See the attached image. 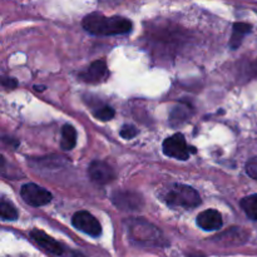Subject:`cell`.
<instances>
[{
  "instance_id": "cell-1",
  "label": "cell",
  "mask_w": 257,
  "mask_h": 257,
  "mask_svg": "<svg viewBox=\"0 0 257 257\" xmlns=\"http://www.w3.org/2000/svg\"><path fill=\"white\" fill-rule=\"evenodd\" d=\"M85 32L93 35H103V37H112V35L128 34L132 30V22L123 17H105L100 13L88 14L82 22Z\"/></svg>"
},
{
  "instance_id": "cell-2",
  "label": "cell",
  "mask_w": 257,
  "mask_h": 257,
  "mask_svg": "<svg viewBox=\"0 0 257 257\" xmlns=\"http://www.w3.org/2000/svg\"><path fill=\"white\" fill-rule=\"evenodd\" d=\"M166 203L171 207L193 208L201 205V197L197 191L187 185H173L166 195Z\"/></svg>"
},
{
  "instance_id": "cell-3",
  "label": "cell",
  "mask_w": 257,
  "mask_h": 257,
  "mask_svg": "<svg viewBox=\"0 0 257 257\" xmlns=\"http://www.w3.org/2000/svg\"><path fill=\"white\" fill-rule=\"evenodd\" d=\"M130 235L133 240L138 241L142 245H160L161 232L155 227L143 221L130 222Z\"/></svg>"
},
{
  "instance_id": "cell-4",
  "label": "cell",
  "mask_w": 257,
  "mask_h": 257,
  "mask_svg": "<svg viewBox=\"0 0 257 257\" xmlns=\"http://www.w3.org/2000/svg\"><path fill=\"white\" fill-rule=\"evenodd\" d=\"M20 196L28 205L33 207H42V206L48 205L53 198L49 191L35 183H25L20 188Z\"/></svg>"
},
{
  "instance_id": "cell-5",
  "label": "cell",
  "mask_w": 257,
  "mask_h": 257,
  "mask_svg": "<svg viewBox=\"0 0 257 257\" xmlns=\"http://www.w3.org/2000/svg\"><path fill=\"white\" fill-rule=\"evenodd\" d=\"M162 148L163 153L166 156H168L171 158H175V160L186 161L190 157L191 150L187 146V143H186L183 135H181V133H176V135L166 138L163 141Z\"/></svg>"
},
{
  "instance_id": "cell-6",
  "label": "cell",
  "mask_w": 257,
  "mask_h": 257,
  "mask_svg": "<svg viewBox=\"0 0 257 257\" xmlns=\"http://www.w3.org/2000/svg\"><path fill=\"white\" fill-rule=\"evenodd\" d=\"M72 223L77 230L82 231L85 235L92 237H99L102 233V226L98 222L97 218L90 215L87 211H78L73 215Z\"/></svg>"
},
{
  "instance_id": "cell-7",
  "label": "cell",
  "mask_w": 257,
  "mask_h": 257,
  "mask_svg": "<svg viewBox=\"0 0 257 257\" xmlns=\"http://www.w3.org/2000/svg\"><path fill=\"white\" fill-rule=\"evenodd\" d=\"M114 206L123 211H137L143 206L142 196L131 191H115L112 195Z\"/></svg>"
},
{
  "instance_id": "cell-8",
  "label": "cell",
  "mask_w": 257,
  "mask_h": 257,
  "mask_svg": "<svg viewBox=\"0 0 257 257\" xmlns=\"http://www.w3.org/2000/svg\"><path fill=\"white\" fill-rule=\"evenodd\" d=\"M88 175L90 180L98 185H107L115 177L113 168L103 161H93L88 167Z\"/></svg>"
},
{
  "instance_id": "cell-9",
  "label": "cell",
  "mask_w": 257,
  "mask_h": 257,
  "mask_svg": "<svg viewBox=\"0 0 257 257\" xmlns=\"http://www.w3.org/2000/svg\"><path fill=\"white\" fill-rule=\"evenodd\" d=\"M108 75H109V72H108L107 64H105L104 60H95L87 69L80 73L79 78L83 82L94 84V83L104 82Z\"/></svg>"
},
{
  "instance_id": "cell-10",
  "label": "cell",
  "mask_w": 257,
  "mask_h": 257,
  "mask_svg": "<svg viewBox=\"0 0 257 257\" xmlns=\"http://www.w3.org/2000/svg\"><path fill=\"white\" fill-rule=\"evenodd\" d=\"M30 237L40 246L44 250H47L48 252L53 253V255L57 256H63L65 253V247L60 242H58L57 240H54L53 237L48 236L47 233L43 232L39 230H33L30 232Z\"/></svg>"
},
{
  "instance_id": "cell-11",
  "label": "cell",
  "mask_w": 257,
  "mask_h": 257,
  "mask_svg": "<svg viewBox=\"0 0 257 257\" xmlns=\"http://www.w3.org/2000/svg\"><path fill=\"white\" fill-rule=\"evenodd\" d=\"M197 225L205 231H217L222 227V216L217 210H206L197 216Z\"/></svg>"
},
{
  "instance_id": "cell-12",
  "label": "cell",
  "mask_w": 257,
  "mask_h": 257,
  "mask_svg": "<svg viewBox=\"0 0 257 257\" xmlns=\"http://www.w3.org/2000/svg\"><path fill=\"white\" fill-rule=\"evenodd\" d=\"M252 27L247 23H235L232 27V34L230 39V47L232 49H237L243 42V38L251 32Z\"/></svg>"
},
{
  "instance_id": "cell-13",
  "label": "cell",
  "mask_w": 257,
  "mask_h": 257,
  "mask_svg": "<svg viewBox=\"0 0 257 257\" xmlns=\"http://www.w3.org/2000/svg\"><path fill=\"white\" fill-rule=\"evenodd\" d=\"M77 145V131L73 125L65 124L62 128V140H60V147L64 151H70Z\"/></svg>"
},
{
  "instance_id": "cell-14",
  "label": "cell",
  "mask_w": 257,
  "mask_h": 257,
  "mask_svg": "<svg viewBox=\"0 0 257 257\" xmlns=\"http://www.w3.org/2000/svg\"><path fill=\"white\" fill-rule=\"evenodd\" d=\"M240 205L248 218L257 221V195L246 196L241 200Z\"/></svg>"
},
{
  "instance_id": "cell-15",
  "label": "cell",
  "mask_w": 257,
  "mask_h": 257,
  "mask_svg": "<svg viewBox=\"0 0 257 257\" xmlns=\"http://www.w3.org/2000/svg\"><path fill=\"white\" fill-rule=\"evenodd\" d=\"M0 216L4 221H15L19 216L18 210L12 202L7 201L5 198H2L0 202Z\"/></svg>"
},
{
  "instance_id": "cell-16",
  "label": "cell",
  "mask_w": 257,
  "mask_h": 257,
  "mask_svg": "<svg viewBox=\"0 0 257 257\" xmlns=\"http://www.w3.org/2000/svg\"><path fill=\"white\" fill-rule=\"evenodd\" d=\"M115 112L112 107L109 105H102V107L98 108L97 110H94V117L97 119L103 120V122H107V120H110L113 117H114Z\"/></svg>"
},
{
  "instance_id": "cell-17",
  "label": "cell",
  "mask_w": 257,
  "mask_h": 257,
  "mask_svg": "<svg viewBox=\"0 0 257 257\" xmlns=\"http://www.w3.org/2000/svg\"><path fill=\"white\" fill-rule=\"evenodd\" d=\"M188 108L185 107H176L173 109L172 114H171V120H172L173 124H178V123H182L183 120L187 119L188 117Z\"/></svg>"
},
{
  "instance_id": "cell-18",
  "label": "cell",
  "mask_w": 257,
  "mask_h": 257,
  "mask_svg": "<svg viewBox=\"0 0 257 257\" xmlns=\"http://www.w3.org/2000/svg\"><path fill=\"white\" fill-rule=\"evenodd\" d=\"M137 135H138V131L135 125L124 124L122 130H120V136H122L124 140H132V138H135Z\"/></svg>"
},
{
  "instance_id": "cell-19",
  "label": "cell",
  "mask_w": 257,
  "mask_h": 257,
  "mask_svg": "<svg viewBox=\"0 0 257 257\" xmlns=\"http://www.w3.org/2000/svg\"><path fill=\"white\" fill-rule=\"evenodd\" d=\"M246 172L253 180H257V158H252L246 165Z\"/></svg>"
},
{
  "instance_id": "cell-20",
  "label": "cell",
  "mask_w": 257,
  "mask_h": 257,
  "mask_svg": "<svg viewBox=\"0 0 257 257\" xmlns=\"http://www.w3.org/2000/svg\"><path fill=\"white\" fill-rule=\"evenodd\" d=\"M3 85H4L5 88H10V89H13V88L17 87L18 82L17 79H14V78H4V79H3Z\"/></svg>"
},
{
  "instance_id": "cell-21",
  "label": "cell",
  "mask_w": 257,
  "mask_h": 257,
  "mask_svg": "<svg viewBox=\"0 0 257 257\" xmlns=\"http://www.w3.org/2000/svg\"><path fill=\"white\" fill-rule=\"evenodd\" d=\"M35 89H37V90H44V87H38V85H35Z\"/></svg>"
}]
</instances>
